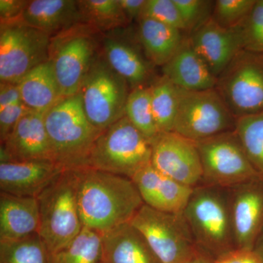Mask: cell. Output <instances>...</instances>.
I'll list each match as a JSON object with an SVG mask.
<instances>
[{
    "label": "cell",
    "instance_id": "obj_1",
    "mask_svg": "<svg viewBox=\"0 0 263 263\" xmlns=\"http://www.w3.org/2000/svg\"><path fill=\"white\" fill-rule=\"evenodd\" d=\"M83 226L102 235L130 223L143 205L129 178L85 167L75 169Z\"/></svg>",
    "mask_w": 263,
    "mask_h": 263
},
{
    "label": "cell",
    "instance_id": "obj_2",
    "mask_svg": "<svg viewBox=\"0 0 263 263\" xmlns=\"http://www.w3.org/2000/svg\"><path fill=\"white\" fill-rule=\"evenodd\" d=\"M183 214L199 251L213 261L236 249L229 190L199 185Z\"/></svg>",
    "mask_w": 263,
    "mask_h": 263
},
{
    "label": "cell",
    "instance_id": "obj_3",
    "mask_svg": "<svg viewBox=\"0 0 263 263\" xmlns=\"http://www.w3.org/2000/svg\"><path fill=\"white\" fill-rule=\"evenodd\" d=\"M52 160L66 170L87 167L101 130L86 117L80 93L62 98L44 115Z\"/></svg>",
    "mask_w": 263,
    "mask_h": 263
},
{
    "label": "cell",
    "instance_id": "obj_4",
    "mask_svg": "<svg viewBox=\"0 0 263 263\" xmlns=\"http://www.w3.org/2000/svg\"><path fill=\"white\" fill-rule=\"evenodd\" d=\"M38 235L51 254L65 248L82 230L76 170H65L37 197Z\"/></svg>",
    "mask_w": 263,
    "mask_h": 263
},
{
    "label": "cell",
    "instance_id": "obj_5",
    "mask_svg": "<svg viewBox=\"0 0 263 263\" xmlns=\"http://www.w3.org/2000/svg\"><path fill=\"white\" fill-rule=\"evenodd\" d=\"M152 152L149 140L124 117L100 133L87 167L132 179L151 163Z\"/></svg>",
    "mask_w": 263,
    "mask_h": 263
},
{
    "label": "cell",
    "instance_id": "obj_6",
    "mask_svg": "<svg viewBox=\"0 0 263 263\" xmlns=\"http://www.w3.org/2000/svg\"><path fill=\"white\" fill-rule=\"evenodd\" d=\"M101 33L81 23L51 37L48 61L63 98L77 95L101 53Z\"/></svg>",
    "mask_w": 263,
    "mask_h": 263
},
{
    "label": "cell",
    "instance_id": "obj_7",
    "mask_svg": "<svg viewBox=\"0 0 263 263\" xmlns=\"http://www.w3.org/2000/svg\"><path fill=\"white\" fill-rule=\"evenodd\" d=\"M196 144L202 170L200 185L230 190L260 178L235 129L197 141Z\"/></svg>",
    "mask_w": 263,
    "mask_h": 263
},
{
    "label": "cell",
    "instance_id": "obj_8",
    "mask_svg": "<svg viewBox=\"0 0 263 263\" xmlns=\"http://www.w3.org/2000/svg\"><path fill=\"white\" fill-rule=\"evenodd\" d=\"M130 87L127 81L99 55L85 78L79 93L86 117L103 131L125 117Z\"/></svg>",
    "mask_w": 263,
    "mask_h": 263
},
{
    "label": "cell",
    "instance_id": "obj_9",
    "mask_svg": "<svg viewBox=\"0 0 263 263\" xmlns=\"http://www.w3.org/2000/svg\"><path fill=\"white\" fill-rule=\"evenodd\" d=\"M162 263H186L202 254L183 213L160 212L143 204L130 221Z\"/></svg>",
    "mask_w": 263,
    "mask_h": 263
},
{
    "label": "cell",
    "instance_id": "obj_10",
    "mask_svg": "<svg viewBox=\"0 0 263 263\" xmlns=\"http://www.w3.org/2000/svg\"><path fill=\"white\" fill-rule=\"evenodd\" d=\"M51 37L19 18L0 22V81L18 84L48 61Z\"/></svg>",
    "mask_w": 263,
    "mask_h": 263
},
{
    "label": "cell",
    "instance_id": "obj_11",
    "mask_svg": "<svg viewBox=\"0 0 263 263\" xmlns=\"http://www.w3.org/2000/svg\"><path fill=\"white\" fill-rule=\"evenodd\" d=\"M236 119L216 89L187 91L179 88L174 132L197 142L234 130Z\"/></svg>",
    "mask_w": 263,
    "mask_h": 263
},
{
    "label": "cell",
    "instance_id": "obj_12",
    "mask_svg": "<svg viewBox=\"0 0 263 263\" xmlns=\"http://www.w3.org/2000/svg\"><path fill=\"white\" fill-rule=\"evenodd\" d=\"M215 89L236 119L263 112V53L241 50L218 77Z\"/></svg>",
    "mask_w": 263,
    "mask_h": 263
},
{
    "label": "cell",
    "instance_id": "obj_13",
    "mask_svg": "<svg viewBox=\"0 0 263 263\" xmlns=\"http://www.w3.org/2000/svg\"><path fill=\"white\" fill-rule=\"evenodd\" d=\"M151 163L165 176L195 188L201 184L202 170L196 142L175 132L160 133L152 141Z\"/></svg>",
    "mask_w": 263,
    "mask_h": 263
},
{
    "label": "cell",
    "instance_id": "obj_14",
    "mask_svg": "<svg viewBox=\"0 0 263 263\" xmlns=\"http://www.w3.org/2000/svg\"><path fill=\"white\" fill-rule=\"evenodd\" d=\"M124 29L102 34V55L131 90L149 86L157 79L155 66L147 58L138 37L127 35Z\"/></svg>",
    "mask_w": 263,
    "mask_h": 263
},
{
    "label": "cell",
    "instance_id": "obj_15",
    "mask_svg": "<svg viewBox=\"0 0 263 263\" xmlns=\"http://www.w3.org/2000/svg\"><path fill=\"white\" fill-rule=\"evenodd\" d=\"M229 191L235 248L253 250L263 231V179L241 183Z\"/></svg>",
    "mask_w": 263,
    "mask_h": 263
},
{
    "label": "cell",
    "instance_id": "obj_16",
    "mask_svg": "<svg viewBox=\"0 0 263 263\" xmlns=\"http://www.w3.org/2000/svg\"><path fill=\"white\" fill-rule=\"evenodd\" d=\"M188 36L195 51L217 79L243 50L240 24L234 28H226L211 17Z\"/></svg>",
    "mask_w": 263,
    "mask_h": 263
},
{
    "label": "cell",
    "instance_id": "obj_17",
    "mask_svg": "<svg viewBox=\"0 0 263 263\" xmlns=\"http://www.w3.org/2000/svg\"><path fill=\"white\" fill-rule=\"evenodd\" d=\"M45 114L31 110L0 146V162L51 160Z\"/></svg>",
    "mask_w": 263,
    "mask_h": 263
},
{
    "label": "cell",
    "instance_id": "obj_18",
    "mask_svg": "<svg viewBox=\"0 0 263 263\" xmlns=\"http://www.w3.org/2000/svg\"><path fill=\"white\" fill-rule=\"evenodd\" d=\"M65 170L48 159L0 162V190L16 196L37 197Z\"/></svg>",
    "mask_w": 263,
    "mask_h": 263
},
{
    "label": "cell",
    "instance_id": "obj_19",
    "mask_svg": "<svg viewBox=\"0 0 263 263\" xmlns=\"http://www.w3.org/2000/svg\"><path fill=\"white\" fill-rule=\"evenodd\" d=\"M132 181L145 205L174 214L183 213L194 190L162 174L152 163L138 171Z\"/></svg>",
    "mask_w": 263,
    "mask_h": 263
},
{
    "label": "cell",
    "instance_id": "obj_20",
    "mask_svg": "<svg viewBox=\"0 0 263 263\" xmlns=\"http://www.w3.org/2000/svg\"><path fill=\"white\" fill-rule=\"evenodd\" d=\"M162 76L178 88L187 91L215 89L217 78L194 48L189 36L165 65Z\"/></svg>",
    "mask_w": 263,
    "mask_h": 263
},
{
    "label": "cell",
    "instance_id": "obj_21",
    "mask_svg": "<svg viewBox=\"0 0 263 263\" xmlns=\"http://www.w3.org/2000/svg\"><path fill=\"white\" fill-rule=\"evenodd\" d=\"M100 263H162L130 223L103 234Z\"/></svg>",
    "mask_w": 263,
    "mask_h": 263
},
{
    "label": "cell",
    "instance_id": "obj_22",
    "mask_svg": "<svg viewBox=\"0 0 263 263\" xmlns=\"http://www.w3.org/2000/svg\"><path fill=\"white\" fill-rule=\"evenodd\" d=\"M37 198L0 192V240L23 239L38 233Z\"/></svg>",
    "mask_w": 263,
    "mask_h": 263
},
{
    "label": "cell",
    "instance_id": "obj_23",
    "mask_svg": "<svg viewBox=\"0 0 263 263\" xmlns=\"http://www.w3.org/2000/svg\"><path fill=\"white\" fill-rule=\"evenodd\" d=\"M21 18L50 37L82 23L78 1L75 0L29 1Z\"/></svg>",
    "mask_w": 263,
    "mask_h": 263
},
{
    "label": "cell",
    "instance_id": "obj_24",
    "mask_svg": "<svg viewBox=\"0 0 263 263\" xmlns=\"http://www.w3.org/2000/svg\"><path fill=\"white\" fill-rule=\"evenodd\" d=\"M138 23L137 37L147 58L155 67H163L181 46L184 32L146 17Z\"/></svg>",
    "mask_w": 263,
    "mask_h": 263
},
{
    "label": "cell",
    "instance_id": "obj_25",
    "mask_svg": "<svg viewBox=\"0 0 263 263\" xmlns=\"http://www.w3.org/2000/svg\"><path fill=\"white\" fill-rule=\"evenodd\" d=\"M18 85L22 103L37 113L46 114L64 98L49 61L33 69Z\"/></svg>",
    "mask_w": 263,
    "mask_h": 263
},
{
    "label": "cell",
    "instance_id": "obj_26",
    "mask_svg": "<svg viewBox=\"0 0 263 263\" xmlns=\"http://www.w3.org/2000/svg\"><path fill=\"white\" fill-rule=\"evenodd\" d=\"M78 5L82 23L101 34L126 28L130 23L119 0H79Z\"/></svg>",
    "mask_w": 263,
    "mask_h": 263
},
{
    "label": "cell",
    "instance_id": "obj_27",
    "mask_svg": "<svg viewBox=\"0 0 263 263\" xmlns=\"http://www.w3.org/2000/svg\"><path fill=\"white\" fill-rule=\"evenodd\" d=\"M149 89L152 110L159 130L160 133L174 131L179 88L162 75L157 77Z\"/></svg>",
    "mask_w": 263,
    "mask_h": 263
},
{
    "label": "cell",
    "instance_id": "obj_28",
    "mask_svg": "<svg viewBox=\"0 0 263 263\" xmlns=\"http://www.w3.org/2000/svg\"><path fill=\"white\" fill-rule=\"evenodd\" d=\"M103 235L84 227L65 248L51 254V263H100Z\"/></svg>",
    "mask_w": 263,
    "mask_h": 263
},
{
    "label": "cell",
    "instance_id": "obj_29",
    "mask_svg": "<svg viewBox=\"0 0 263 263\" xmlns=\"http://www.w3.org/2000/svg\"><path fill=\"white\" fill-rule=\"evenodd\" d=\"M51 257L38 233L23 239L0 240V263H51Z\"/></svg>",
    "mask_w": 263,
    "mask_h": 263
},
{
    "label": "cell",
    "instance_id": "obj_30",
    "mask_svg": "<svg viewBox=\"0 0 263 263\" xmlns=\"http://www.w3.org/2000/svg\"><path fill=\"white\" fill-rule=\"evenodd\" d=\"M235 131L249 161L263 179V112L237 119Z\"/></svg>",
    "mask_w": 263,
    "mask_h": 263
},
{
    "label": "cell",
    "instance_id": "obj_31",
    "mask_svg": "<svg viewBox=\"0 0 263 263\" xmlns=\"http://www.w3.org/2000/svg\"><path fill=\"white\" fill-rule=\"evenodd\" d=\"M125 117L151 143L160 134L152 110L149 86L131 90L126 105Z\"/></svg>",
    "mask_w": 263,
    "mask_h": 263
},
{
    "label": "cell",
    "instance_id": "obj_32",
    "mask_svg": "<svg viewBox=\"0 0 263 263\" xmlns=\"http://www.w3.org/2000/svg\"><path fill=\"white\" fill-rule=\"evenodd\" d=\"M256 0H216L212 18L226 28H234L247 18Z\"/></svg>",
    "mask_w": 263,
    "mask_h": 263
},
{
    "label": "cell",
    "instance_id": "obj_33",
    "mask_svg": "<svg viewBox=\"0 0 263 263\" xmlns=\"http://www.w3.org/2000/svg\"><path fill=\"white\" fill-rule=\"evenodd\" d=\"M243 48L263 53V0H256L247 18L240 24Z\"/></svg>",
    "mask_w": 263,
    "mask_h": 263
},
{
    "label": "cell",
    "instance_id": "obj_34",
    "mask_svg": "<svg viewBox=\"0 0 263 263\" xmlns=\"http://www.w3.org/2000/svg\"><path fill=\"white\" fill-rule=\"evenodd\" d=\"M190 35L211 18L214 1L208 0H174Z\"/></svg>",
    "mask_w": 263,
    "mask_h": 263
},
{
    "label": "cell",
    "instance_id": "obj_35",
    "mask_svg": "<svg viewBox=\"0 0 263 263\" xmlns=\"http://www.w3.org/2000/svg\"><path fill=\"white\" fill-rule=\"evenodd\" d=\"M142 17L153 19L186 32L184 24L174 0H147Z\"/></svg>",
    "mask_w": 263,
    "mask_h": 263
},
{
    "label": "cell",
    "instance_id": "obj_36",
    "mask_svg": "<svg viewBox=\"0 0 263 263\" xmlns=\"http://www.w3.org/2000/svg\"><path fill=\"white\" fill-rule=\"evenodd\" d=\"M30 111L23 103L0 110V141H4L21 119Z\"/></svg>",
    "mask_w": 263,
    "mask_h": 263
},
{
    "label": "cell",
    "instance_id": "obj_37",
    "mask_svg": "<svg viewBox=\"0 0 263 263\" xmlns=\"http://www.w3.org/2000/svg\"><path fill=\"white\" fill-rule=\"evenodd\" d=\"M28 2L26 0H0L1 22L21 18Z\"/></svg>",
    "mask_w": 263,
    "mask_h": 263
},
{
    "label": "cell",
    "instance_id": "obj_38",
    "mask_svg": "<svg viewBox=\"0 0 263 263\" xmlns=\"http://www.w3.org/2000/svg\"><path fill=\"white\" fill-rule=\"evenodd\" d=\"M22 103L18 84H0V110Z\"/></svg>",
    "mask_w": 263,
    "mask_h": 263
},
{
    "label": "cell",
    "instance_id": "obj_39",
    "mask_svg": "<svg viewBox=\"0 0 263 263\" xmlns=\"http://www.w3.org/2000/svg\"><path fill=\"white\" fill-rule=\"evenodd\" d=\"M123 12L129 22H138L143 15L147 0H119Z\"/></svg>",
    "mask_w": 263,
    "mask_h": 263
},
{
    "label": "cell",
    "instance_id": "obj_40",
    "mask_svg": "<svg viewBox=\"0 0 263 263\" xmlns=\"http://www.w3.org/2000/svg\"><path fill=\"white\" fill-rule=\"evenodd\" d=\"M217 260L221 263H262L253 250L245 249H235Z\"/></svg>",
    "mask_w": 263,
    "mask_h": 263
},
{
    "label": "cell",
    "instance_id": "obj_41",
    "mask_svg": "<svg viewBox=\"0 0 263 263\" xmlns=\"http://www.w3.org/2000/svg\"><path fill=\"white\" fill-rule=\"evenodd\" d=\"M253 252L257 256L261 262L263 263V231L254 245Z\"/></svg>",
    "mask_w": 263,
    "mask_h": 263
},
{
    "label": "cell",
    "instance_id": "obj_42",
    "mask_svg": "<svg viewBox=\"0 0 263 263\" xmlns=\"http://www.w3.org/2000/svg\"><path fill=\"white\" fill-rule=\"evenodd\" d=\"M214 261L209 257L205 256V254H200V255L197 256L195 258L191 259L186 263H213Z\"/></svg>",
    "mask_w": 263,
    "mask_h": 263
},
{
    "label": "cell",
    "instance_id": "obj_43",
    "mask_svg": "<svg viewBox=\"0 0 263 263\" xmlns=\"http://www.w3.org/2000/svg\"><path fill=\"white\" fill-rule=\"evenodd\" d=\"M213 263H221V262H220V261L216 260V261H214V262H213Z\"/></svg>",
    "mask_w": 263,
    "mask_h": 263
},
{
    "label": "cell",
    "instance_id": "obj_44",
    "mask_svg": "<svg viewBox=\"0 0 263 263\" xmlns=\"http://www.w3.org/2000/svg\"></svg>",
    "mask_w": 263,
    "mask_h": 263
}]
</instances>
